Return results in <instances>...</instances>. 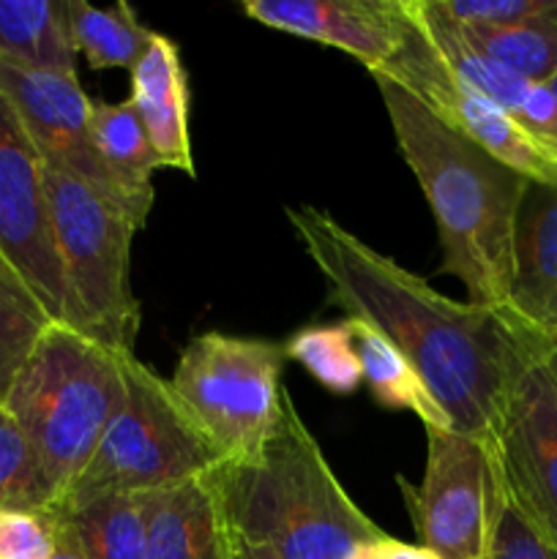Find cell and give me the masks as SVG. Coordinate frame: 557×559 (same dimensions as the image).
<instances>
[{
  "instance_id": "cell-5",
  "label": "cell",
  "mask_w": 557,
  "mask_h": 559,
  "mask_svg": "<svg viewBox=\"0 0 557 559\" xmlns=\"http://www.w3.org/2000/svg\"><path fill=\"white\" fill-rule=\"evenodd\" d=\"M49 218L63 265L71 328L120 355H134L140 300L131 293L129 260L137 227L123 211L44 164Z\"/></svg>"
},
{
  "instance_id": "cell-27",
  "label": "cell",
  "mask_w": 557,
  "mask_h": 559,
  "mask_svg": "<svg viewBox=\"0 0 557 559\" xmlns=\"http://www.w3.org/2000/svg\"><path fill=\"white\" fill-rule=\"evenodd\" d=\"M58 546L52 511L0 508V559H52Z\"/></svg>"
},
{
  "instance_id": "cell-25",
  "label": "cell",
  "mask_w": 557,
  "mask_h": 559,
  "mask_svg": "<svg viewBox=\"0 0 557 559\" xmlns=\"http://www.w3.org/2000/svg\"><path fill=\"white\" fill-rule=\"evenodd\" d=\"M0 508H16V511L52 508V495L36 462V453L5 404H0Z\"/></svg>"
},
{
  "instance_id": "cell-28",
  "label": "cell",
  "mask_w": 557,
  "mask_h": 559,
  "mask_svg": "<svg viewBox=\"0 0 557 559\" xmlns=\"http://www.w3.org/2000/svg\"><path fill=\"white\" fill-rule=\"evenodd\" d=\"M486 559H557V551L506 500Z\"/></svg>"
},
{
  "instance_id": "cell-32",
  "label": "cell",
  "mask_w": 557,
  "mask_h": 559,
  "mask_svg": "<svg viewBox=\"0 0 557 559\" xmlns=\"http://www.w3.org/2000/svg\"><path fill=\"white\" fill-rule=\"evenodd\" d=\"M52 559H85L80 555V551H74L71 549L69 544H66V540H60V546H58V551H55V557Z\"/></svg>"
},
{
  "instance_id": "cell-13",
  "label": "cell",
  "mask_w": 557,
  "mask_h": 559,
  "mask_svg": "<svg viewBox=\"0 0 557 559\" xmlns=\"http://www.w3.org/2000/svg\"><path fill=\"white\" fill-rule=\"evenodd\" d=\"M244 14L273 31L342 49L369 69L386 71L410 36V0H246Z\"/></svg>"
},
{
  "instance_id": "cell-10",
  "label": "cell",
  "mask_w": 557,
  "mask_h": 559,
  "mask_svg": "<svg viewBox=\"0 0 557 559\" xmlns=\"http://www.w3.org/2000/svg\"><path fill=\"white\" fill-rule=\"evenodd\" d=\"M0 93L47 167L80 180L131 218L129 197L102 162L93 142V102L76 74L33 69L0 58ZM134 224V222H131Z\"/></svg>"
},
{
  "instance_id": "cell-24",
  "label": "cell",
  "mask_w": 557,
  "mask_h": 559,
  "mask_svg": "<svg viewBox=\"0 0 557 559\" xmlns=\"http://www.w3.org/2000/svg\"><path fill=\"white\" fill-rule=\"evenodd\" d=\"M284 355L298 360L325 391L336 396H353L364 382L349 320L336 322V325L300 328L284 344Z\"/></svg>"
},
{
  "instance_id": "cell-30",
  "label": "cell",
  "mask_w": 557,
  "mask_h": 559,
  "mask_svg": "<svg viewBox=\"0 0 557 559\" xmlns=\"http://www.w3.org/2000/svg\"><path fill=\"white\" fill-rule=\"evenodd\" d=\"M227 559H282L271 546L257 544V540L244 538V535L229 530V557Z\"/></svg>"
},
{
  "instance_id": "cell-31",
  "label": "cell",
  "mask_w": 557,
  "mask_h": 559,
  "mask_svg": "<svg viewBox=\"0 0 557 559\" xmlns=\"http://www.w3.org/2000/svg\"><path fill=\"white\" fill-rule=\"evenodd\" d=\"M541 360H544L546 371L552 374V380L557 382V338H549L544 342V349H541Z\"/></svg>"
},
{
  "instance_id": "cell-12",
  "label": "cell",
  "mask_w": 557,
  "mask_h": 559,
  "mask_svg": "<svg viewBox=\"0 0 557 559\" xmlns=\"http://www.w3.org/2000/svg\"><path fill=\"white\" fill-rule=\"evenodd\" d=\"M506 500L557 551V382L535 360L491 440Z\"/></svg>"
},
{
  "instance_id": "cell-3",
  "label": "cell",
  "mask_w": 557,
  "mask_h": 559,
  "mask_svg": "<svg viewBox=\"0 0 557 559\" xmlns=\"http://www.w3.org/2000/svg\"><path fill=\"white\" fill-rule=\"evenodd\" d=\"M211 480L227 527L282 559H353L388 535L339 484L289 393L265 445L218 464Z\"/></svg>"
},
{
  "instance_id": "cell-29",
  "label": "cell",
  "mask_w": 557,
  "mask_h": 559,
  "mask_svg": "<svg viewBox=\"0 0 557 559\" xmlns=\"http://www.w3.org/2000/svg\"><path fill=\"white\" fill-rule=\"evenodd\" d=\"M355 559H440V557L426 551L424 546H410L404 544V540H396L391 538V535H386V538L364 546V549L355 555Z\"/></svg>"
},
{
  "instance_id": "cell-16",
  "label": "cell",
  "mask_w": 557,
  "mask_h": 559,
  "mask_svg": "<svg viewBox=\"0 0 557 559\" xmlns=\"http://www.w3.org/2000/svg\"><path fill=\"white\" fill-rule=\"evenodd\" d=\"M60 540L85 559H145L151 491L66 495L52 508Z\"/></svg>"
},
{
  "instance_id": "cell-22",
  "label": "cell",
  "mask_w": 557,
  "mask_h": 559,
  "mask_svg": "<svg viewBox=\"0 0 557 559\" xmlns=\"http://www.w3.org/2000/svg\"><path fill=\"white\" fill-rule=\"evenodd\" d=\"M448 20V16H446ZM473 52L528 82H546L557 71V25H459Z\"/></svg>"
},
{
  "instance_id": "cell-15",
  "label": "cell",
  "mask_w": 557,
  "mask_h": 559,
  "mask_svg": "<svg viewBox=\"0 0 557 559\" xmlns=\"http://www.w3.org/2000/svg\"><path fill=\"white\" fill-rule=\"evenodd\" d=\"M131 107L142 120L158 158V169H178L194 178L189 134V76L173 38L153 36L131 71Z\"/></svg>"
},
{
  "instance_id": "cell-23",
  "label": "cell",
  "mask_w": 557,
  "mask_h": 559,
  "mask_svg": "<svg viewBox=\"0 0 557 559\" xmlns=\"http://www.w3.org/2000/svg\"><path fill=\"white\" fill-rule=\"evenodd\" d=\"M52 322L20 273L0 257V404Z\"/></svg>"
},
{
  "instance_id": "cell-11",
  "label": "cell",
  "mask_w": 557,
  "mask_h": 559,
  "mask_svg": "<svg viewBox=\"0 0 557 559\" xmlns=\"http://www.w3.org/2000/svg\"><path fill=\"white\" fill-rule=\"evenodd\" d=\"M410 16H413V25H410L407 44L399 58L377 74L391 76L399 85L407 87L437 118L478 142L486 153L500 158L502 164L517 169L528 180H541V183L557 180V164L524 134L522 126L511 115L502 112L495 102L464 85L442 63L420 27L415 0H410Z\"/></svg>"
},
{
  "instance_id": "cell-26",
  "label": "cell",
  "mask_w": 557,
  "mask_h": 559,
  "mask_svg": "<svg viewBox=\"0 0 557 559\" xmlns=\"http://www.w3.org/2000/svg\"><path fill=\"white\" fill-rule=\"evenodd\" d=\"M459 25H557V0H431Z\"/></svg>"
},
{
  "instance_id": "cell-19",
  "label": "cell",
  "mask_w": 557,
  "mask_h": 559,
  "mask_svg": "<svg viewBox=\"0 0 557 559\" xmlns=\"http://www.w3.org/2000/svg\"><path fill=\"white\" fill-rule=\"evenodd\" d=\"M0 58L76 74L69 0H0Z\"/></svg>"
},
{
  "instance_id": "cell-21",
  "label": "cell",
  "mask_w": 557,
  "mask_h": 559,
  "mask_svg": "<svg viewBox=\"0 0 557 559\" xmlns=\"http://www.w3.org/2000/svg\"><path fill=\"white\" fill-rule=\"evenodd\" d=\"M69 27L76 55H85L87 66L96 71H134L156 36L151 27L142 25L129 3L98 9L87 0H69Z\"/></svg>"
},
{
  "instance_id": "cell-8",
  "label": "cell",
  "mask_w": 557,
  "mask_h": 559,
  "mask_svg": "<svg viewBox=\"0 0 557 559\" xmlns=\"http://www.w3.org/2000/svg\"><path fill=\"white\" fill-rule=\"evenodd\" d=\"M418 546L440 559H486L506 508L491 445L453 429H426V467L418 486L399 475Z\"/></svg>"
},
{
  "instance_id": "cell-7",
  "label": "cell",
  "mask_w": 557,
  "mask_h": 559,
  "mask_svg": "<svg viewBox=\"0 0 557 559\" xmlns=\"http://www.w3.org/2000/svg\"><path fill=\"white\" fill-rule=\"evenodd\" d=\"M284 358L276 342L227 333H202L180 353L169 385L224 464L254 456L276 429Z\"/></svg>"
},
{
  "instance_id": "cell-14",
  "label": "cell",
  "mask_w": 557,
  "mask_h": 559,
  "mask_svg": "<svg viewBox=\"0 0 557 559\" xmlns=\"http://www.w3.org/2000/svg\"><path fill=\"white\" fill-rule=\"evenodd\" d=\"M508 322L535 338H557V180H528L513 227Z\"/></svg>"
},
{
  "instance_id": "cell-9",
  "label": "cell",
  "mask_w": 557,
  "mask_h": 559,
  "mask_svg": "<svg viewBox=\"0 0 557 559\" xmlns=\"http://www.w3.org/2000/svg\"><path fill=\"white\" fill-rule=\"evenodd\" d=\"M0 257L55 322L71 325L63 265L49 218L44 162L0 93Z\"/></svg>"
},
{
  "instance_id": "cell-6",
  "label": "cell",
  "mask_w": 557,
  "mask_h": 559,
  "mask_svg": "<svg viewBox=\"0 0 557 559\" xmlns=\"http://www.w3.org/2000/svg\"><path fill=\"white\" fill-rule=\"evenodd\" d=\"M218 464H224L222 453L202 435L169 380L129 355L123 404L66 495L158 491L202 478Z\"/></svg>"
},
{
  "instance_id": "cell-20",
  "label": "cell",
  "mask_w": 557,
  "mask_h": 559,
  "mask_svg": "<svg viewBox=\"0 0 557 559\" xmlns=\"http://www.w3.org/2000/svg\"><path fill=\"white\" fill-rule=\"evenodd\" d=\"M347 320L353 328L355 353H358L360 369H364V380L375 402L388 409H410L413 415H418L424 429H451V420L431 399V393L426 391L404 355L366 322L353 320V317Z\"/></svg>"
},
{
  "instance_id": "cell-34",
  "label": "cell",
  "mask_w": 557,
  "mask_h": 559,
  "mask_svg": "<svg viewBox=\"0 0 557 559\" xmlns=\"http://www.w3.org/2000/svg\"><path fill=\"white\" fill-rule=\"evenodd\" d=\"M353 559H355V557H353Z\"/></svg>"
},
{
  "instance_id": "cell-1",
  "label": "cell",
  "mask_w": 557,
  "mask_h": 559,
  "mask_svg": "<svg viewBox=\"0 0 557 559\" xmlns=\"http://www.w3.org/2000/svg\"><path fill=\"white\" fill-rule=\"evenodd\" d=\"M287 218L325 278L331 304L404 355L453 431L491 445L508 399L541 358L544 338L530 336L500 311L446 298L328 211L295 205Z\"/></svg>"
},
{
  "instance_id": "cell-17",
  "label": "cell",
  "mask_w": 557,
  "mask_h": 559,
  "mask_svg": "<svg viewBox=\"0 0 557 559\" xmlns=\"http://www.w3.org/2000/svg\"><path fill=\"white\" fill-rule=\"evenodd\" d=\"M229 527L211 473L151 491L145 559H227Z\"/></svg>"
},
{
  "instance_id": "cell-33",
  "label": "cell",
  "mask_w": 557,
  "mask_h": 559,
  "mask_svg": "<svg viewBox=\"0 0 557 559\" xmlns=\"http://www.w3.org/2000/svg\"><path fill=\"white\" fill-rule=\"evenodd\" d=\"M544 85H546V87H549L552 98H555V102H557V71H555V74H552V76H549V80H546V82H544Z\"/></svg>"
},
{
  "instance_id": "cell-2",
  "label": "cell",
  "mask_w": 557,
  "mask_h": 559,
  "mask_svg": "<svg viewBox=\"0 0 557 559\" xmlns=\"http://www.w3.org/2000/svg\"><path fill=\"white\" fill-rule=\"evenodd\" d=\"M371 76L380 87L399 153L435 216L440 271L464 284L470 304L506 314L513 227L528 178L437 118L396 80Z\"/></svg>"
},
{
  "instance_id": "cell-4",
  "label": "cell",
  "mask_w": 557,
  "mask_h": 559,
  "mask_svg": "<svg viewBox=\"0 0 557 559\" xmlns=\"http://www.w3.org/2000/svg\"><path fill=\"white\" fill-rule=\"evenodd\" d=\"M126 358L52 322L11 382L3 404L36 453L52 506L76 484L123 404Z\"/></svg>"
},
{
  "instance_id": "cell-18",
  "label": "cell",
  "mask_w": 557,
  "mask_h": 559,
  "mask_svg": "<svg viewBox=\"0 0 557 559\" xmlns=\"http://www.w3.org/2000/svg\"><path fill=\"white\" fill-rule=\"evenodd\" d=\"M91 126L98 156L129 197L131 222L142 229L151 216L153 173L158 169L145 126L137 118L131 102H93Z\"/></svg>"
}]
</instances>
